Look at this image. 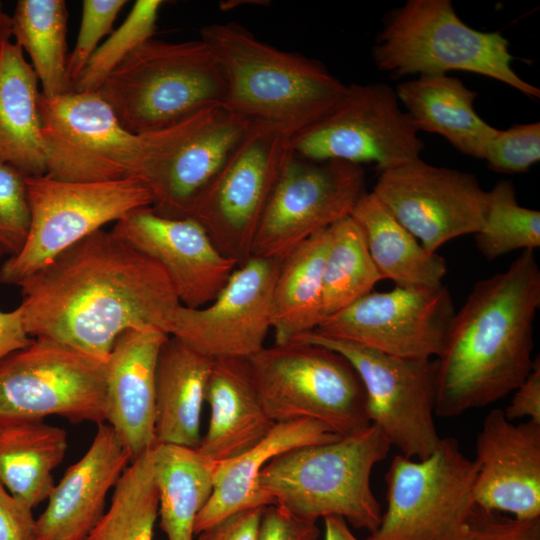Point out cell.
<instances>
[{
	"instance_id": "cell-1",
	"label": "cell",
	"mask_w": 540,
	"mask_h": 540,
	"mask_svg": "<svg viewBox=\"0 0 540 540\" xmlns=\"http://www.w3.org/2000/svg\"><path fill=\"white\" fill-rule=\"evenodd\" d=\"M18 286V307L30 337L56 341L104 363L128 330L155 327L169 335L182 305L158 262L102 229Z\"/></svg>"
},
{
	"instance_id": "cell-2",
	"label": "cell",
	"mask_w": 540,
	"mask_h": 540,
	"mask_svg": "<svg viewBox=\"0 0 540 540\" xmlns=\"http://www.w3.org/2000/svg\"><path fill=\"white\" fill-rule=\"evenodd\" d=\"M540 270L524 250L502 273L478 281L451 321L436 361V415L493 404L528 376Z\"/></svg>"
},
{
	"instance_id": "cell-3",
	"label": "cell",
	"mask_w": 540,
	"mask_h": 540,
	"mask_svg": "<svg viewBox=\"0 0 540 540\" xmlns=\"http://www.w3.org/2000/svg\"><path fill=\"white\" fill-rule=\"evenodd\" d=\"M200 35L224 75L221 106L249 120L294 135L330 113L347 91L319 61L279 50L236 23L211 24Z\"/></svg>"
},
{
	"instance_id": "cell-4",
	"label": "cell",
	"mask_w": 540,
	"mask_h": 540,
	"mask_svg": "<svg viewBox=\"0 0 540 540\" xmlns=\"http://www.w3.org/2000/svg\"><path fill=\"white\" fill-rule=\"evenodd\" d=\"M390 448L381 430L371 424L334 441L274 457L261 470L258 484L274 504L300 518L316 522L339 517L371 533L382 517L371 473Z\"/></svg>"
},
{
	"instance_id": "cell-5",
	"label": "cell",
	"mask_w": 540,
	"mask_h": 540,
	"mask_svg": "<svg viewBox=\"0 0 540 540\" xmlns=\"http://www.w3.org/2000/svg\"><path fill=\"white\" fill-rule=\"evenodd\" d=\"M97 92L126 130L145 134L222 105L226 85L214 52L203 40L151 38L131 52Z\"/></svg>"
},
{
	"instance_id": "cell-6",
	"label": "cell",
	"mask_w": 540,
	"mask_h": 540,
	"mask_svg": "<svg viewBox=\"0 0 540 540\" xmlns=\"http://www.w3.org/2000/svg\"><path fill=\"white\" fill-rule=\"evenodd\" d=\"M377 68L398 78L467 71L500 81L526 96L540 90L513 69L508 40L465 22L449 0H408L394 10L372 49Z\"/></svg>"
},
{
	"instance_id": "cell-7",
	"label": "cell",
	"mask_w": 540,
	"mask_h": 540,
	"mask_svg": "<svg viewBox=\"0 0 540 540\" xmlns=\"http://www.w3.org/2000/svg\"><path fill=\"white\" fill-rule=\"evenodd\" d=\"M248 362L264 409L274 423L313 419L341 437L371 425L363 384L339 353L291 341L263 347Z\"/></svg>"
},
{
	"instance_id": "cell-8",
	"label": "cell",
	"mask_w": 540,
	"mask_h": 540,
	"mask_svg": "<svg viewBox=\"0 0 540 540\" xmlns=\"http://www.w3.org/2000/svg\"><path fill=\"white\" fill-rule=\"evenodd\" d=\"M30 228L23 248L0 268V282L19 285L59 254L103 225L151 206L153 196L139 178L70 182L46 175L26 177Z\"/></svg>"
},
{
	"instance_id": "cell-9",
	"label": "cell",
	"mask_w": 540,
	"mask_h": 540,
	"mask_svg": "<svg viewBox=\"0 0 540 540\" xmlns=\"http://www.w3.org/2000/svg\"><path fill=\"white\" fill-rule=\"evenodd\" d=\"M477 472L453 437L441 438L426 458L394 457L385 475L386 511L366 540H462Z\"/></svg>"
},
{
	"instance_id": "cell-10",
	"label": "cell",
	"mask_w": 540,
	"mask_h": 540,
	"mask_svg": "<svg viewBox=\"0 0 540 540\" xmlns=\"http://www.w3.org/2000/svg\"><path fill=\"white\" fill-rule=\"evenodd\" d=\"M292 135L253 120L213 179L194 200L188 216L238 266L251 249L264 211L292 154Z\"/></svg>"
},
{
	"instance_id": "cell-11",
	"label": "cell",
	"mask_w": 540,
	"mask_h": 540,
	"mask_svg": "<svg viewBox=\"0 0 540 540\" xmlns=\"http://www.w3.org/2000/svg\"><path fill=\"white\" fill-rule=\"evenodd\" d=\"M106 363L44 338L0 362V424L59 416L105 422Z\"/></svg>"
},
{
	"instance_id": "cell-12",
	"label": "cell",
	"mask_w": 540,
	"mask_h": 540,
	"mask_svg": "<svg viewBox=\"0 0 540 540\" xmlns=\"http://www.w3.org/2000/svg\"><path fill=\"white\" fill-rule=\"evenodd\" d=\"M46 176L70 182L136 177L145 134L126 130L98 92L40 95Z\"/></svg>"
},
{
	"instance_id": "cell-13",
	"label": "cell",
	"mask_w": 540,
	"mask_h": 540,
	"mask_svg": "<svg viewBox=\"0 0 540 540\" xmlns=\"http://www.w3.org/2000/svg\"><path fill=\"white\" fill-rule=\"evenodd\" d=\"M292 341L321 345L348 360L363 384L370 423L402 455L423 459L436 450L435 359L400 358L315 332Z\"/></svg>"
},
{
	"instance_id": "cell-14",
	"label": "cell",
	"mask_w": 540,
	"mask_h": 540,
	"mask_svg": "<svg viewBox=\"0 0 540 540\" xmlns=\"http://www.w3.org/2000/svg\"><path fill=\"white\" fill-rule=\"evenodd\" d=\"M418 132L389 85L354 83L330 113L292 135L291 149L315 161L372 162L381 172L420 158Z\"/></svg>"
},
{
	"instance_id": "cell-15",
	"label": "cell",
	"mask_w": 540,
	"mask_h": 540,
	"mask_svg": "<svg viewBox=\"0 0 540 540\" xmlns=\"http://www.w3.org/2000/svg\"><path fill=\"white\" fill-rule=\"evenodd\" d=\"M251 122L220 105L145 133V155L137 178L152 193L151 208L167 218H187L194 200L241 141Z\"/></svg>"
},
{
	"instance_id": "cell-16",
	"label": "cell",
	"mask_w": 540,
	"mask_h": 540,
	"mask_svg": "<svg viewBox=\"0 0 540 540\" xmlns=\"http://www.w3.org/2000/svg\"><path fill=\"white\" fill-rule=\"evenodd\" d=\"M366 193L362 165L293 153L255 235L251 257L283 260L299 244L351 215Z\"/></svg>"
},
{
	"instance_id": "cell-17",
	"label": "cell",
	"mask_w": 540,
	"mask_h": 540,
	"mask_svg": "<svg viewBox=\"0 0 540 540\" xmlns=\"http://www.w3.org/2000/svg\"><path fill=\"white\" fill-rule=\"evenodd\" d=\"M444 286L370 292L313 331L409 359H435L455 315Z\"/></svg>"
},
{
	"instance_id": "cell-18",
	"label": "cell",
	"mask_w": 540,
	"mask_h": 540,
	"mask_svg": "<svg viewBox=\"0 0 540 540\" xmlns=\"http://www.w3.org/2000/svg\"><path fill=\"white\" fill-rule=\"evenodd\" d=\"M372 192L428 252L482 227L488 191L468 172L420 158L379 173Z\"/></svg>"
},
{
	"instance_id": "cell-19",
	"label": "cell",
	"mask_w": 540,
	"mask_h": 540,
	"mask_svg": "<svg viewBox=\"0 0 540 540\" xmlns=\"http://www.w3.org/2000/svg\"><path fill=\"white\" fill-rule=\"evenodd\" d=\"M281 261L250 257L239 265L216 298L194 309L180 305L169 336L212 359L249 358L272 328L273 291Z\"/></svg>"
},
{
	"instance_id": "cell-20",
	"label": "cell",
	"mask_w": 540,
	"mask_h": 540,
	"mask_svg": "<svg viewBox=\"0 0 540 540\" xmlns=\"http://www.w3.org/2000/svg\"><path fill=\"white\" fill-rule=\"evenodd\" d=\"M111 231L158 262L180 303L188 308L211 303L238 267L235 260L219 251L194 219L167 218L151 206L130 211Z\"/></svg>"
},
{
	"instance_id": "cell-21",
	"label": "cell",
	"mask_w": 540,
	"mask_h": 540,
	"mask_svg": "<svg viewBox=\"0 0 540 540\" xmlns=\"http://www.w3.org/2000/svg\"><path fill=\"white\" fill-rule=\"evenodd\" d=\"M477 507L514 518L540 517V423L515 424L491 410L476 439Z\"/></svg>"
},
{
	"instance_id": "cell-22",
	"label": "cell",
	"mask_w": 540,
	"mask_h": 540,
	"mask_svg": "<svg viewBox=\"0 0 540 540\" xmlns=\"http://www.w3.org/2000/svg\"><path fill=\"white\" fill-rule=\"evenodd\" d=\"M132 457L106 422L85 454L65 472L35 521L36 540H85L105 513L106 497Z\"/></svg>"
},
{
	"instance_id": "cell-23",
	"label": "cell",
	"mask_w": 540,
	"mask_h": 540,
	"mask_svg": "<svg viewBox=\"0 0 540 540\" xmlns=\"http://www.w3.org/2000/svg\"><path fill=\"white\" fill-rule=\"evenodd\" d=\"M168 337L155 327L128 330L116 339L106 361L105 422L132 461L156 444L155 373Z\"/></svg>"
},
{
	"instance_id": "cell-24",
	"label": "cell",
	"mask_w": 540,
	"mask_h": 540,
	"mask_svg": "<svg viewBox=\"0 0 540 540\" xmlns=\"http://www.w3.org/2000/svg\"><path fill=\"white\" fill-rule=\"evenodd\" d=\"M205 403L210 408V419L197 450L215 462L243 454L276 424L264 409L248 358L214 359Z\"/></svg>"
},
{
	"instance_id": "cell-25",
	"label": "cell",
	"mask_w": 540,
	"mask_h": 540,
	"mask_svg": "<svg viewBox=\"0 0 540 540\" xmlns=\"http://www.w3.org/2000/svg\"><path fill=\"white\" fill-rule=\"evenodd\" d=\"M339 437L327 425L313 419L280 422L254 447L218 462L213 492L195 520V535L238 511L274 505L258 484L261 470L274 457Z\"/></svg>"
},
{
	"instance_id": "cell-26",
	"label": "cell",
	"mask_w": 540,
	"mask_h": 540,
	"mask_svg": "<svg viewBox=\"0 0 540 540\" xmlns=\"http://www.w3.org/2000/svg\"><path fill=\"white\" fill-rule=\"evenodd\" d=\"M214 359L169 336L155 373L156 443L197 448L201 414Z\"/></svg>"
},
{
	"instance_id": "cell-27",
	"label": "cell",
	"mask_w": 540,
	"mask_h": 540,
	"mask_svg": "<svg viewBox=\"0 0 540 540\" xmlns=\"http://www.w3.org/2000/svg\"><path fill=\"white\" fill-rule=\"evenodd\" d=\"M395 92L418 131L439 134L462 154L484 159L498 129L477 114V92L459 78L420 75L398 84Z\"/></svg>"
},
{
	"instance_id": "cell-28",
	"label": "cell",
	"mask_w": 540,
	"mask_h": 540,
	"mask_svg": "<svg viewBox=\"0 0 540 540\" xmlns=\"http://www.w3.org/2000/svg\"><path fill=\"white\" fill-rule=\"evenodd\" d=\"M41 91L33 67L16 43L0 52V162L25 176L46 175Z\"/></svg>"
},
{
	"instance_id": "cell-29",
	"label": "cell",
	"mask_w": 540,
	"mask_h": 540,
	"mask_svg": "<svg viewBox=\"0 0 540 540\" xmlns=\"http://www.w3.org/2000/svg\"><path fill=\"white\" fill-rule=\"evenodd\" d=\"M68 449L65 429L45 420L0 424V482L30 509L47 501Z\"/></svg>"
},
{
	"instance_id": "cell-30",
	"label": "cell",
	"mask_w": 540,
	"mask_h": 540,
	"mask_svg": "<svg viewBox=\"0 0 540 540\" xmlns=\"http://www.w3.org/2000/svg\"><path fill=\"white\" fill-rule=\"evenodd\" d=\"M361 228L382 279L401 287H438L447 272L445 259L425 250L371 191L351 215Z\"/></svg>"
},
{
	"instance_id": "cell-31",
	"label": "cell",
	"mask_w": 540,
	"mask_h": 540,
	"mask_svg": "<svg viewBox=\"0 0 540 540\" xmlns=\"http://www.w3.org/2000/svg\"><path fill=\"white\" fill-rule=\"evenodd\" d=\"M153 473L159 526L168 540H193L195 520L214 488L218 462L197 448L156 443Z\"/></svg>"
},
{
	"instance_id": "cell-32",
	"label": "cell",
	"mask_w": 540,
	"mask_h": 540,
	"mask_svg": "<svg viewBox=\"0 0 540 540\" xmlns=\"http://www.w3.org/2000/svg\"><path fill=\"white\" fill-rule=\"evenodd\" d=\"M329 244L330 228L299 244L281 261L273 291L274 344L313 332L323 321V272Z\"/></svg>"
},
{
	"instance_id": "cell-33",
	"label": "cell",
	"mask_w": 540,
	"mask_h": 540,
	"mask_svg": "<svg viewBox=\"0 0 540 540\" xmlns=\"http://www.w3.org/2000/svg\"><path fill=\"white\" fill-rule=\"evenodd\" d=\"M67 22L64 0H19L12 16V36L28 53L41 94L47 98L72 91L67 75Z\"/></svg>"
},
{
	"instance_id": "cell-34",
	"label": "cell",
	"mask_w": 540,
	"mask_h": 540,
	"mask_svg": "<svg viewBox=\"0 0 540 540\" xmlns=\"http://www.w3.org/2000/svg\"><path fill=\"white\" fill-rule=\"evenodd\" d=\"M152 448L125 469L108 510L85 540H153L159 501Z\"/></svg>"
},
{
	"instance_id": "cell-35",
	"label": "cell",
	"mask_w": 540,
	"mask_h": 540,
	"mask_svg": "<svg viewBox=\"0 0 540 540\" xmlns=\"http://www.w3.org/2000/svg\"><path fill=\"white\" fill-rule=\"evenodd\" d=\"M380 280L364 234L353 218L331 226L323 272L324 319L372 292Z\"/></svg>"
},
{
	"instance_id": "cell-36",
	"label": "cell",
	"mask_w": 540,
	"mask_h": 540,
	"mask_svg": "<svg viewBox=\"0 0 540 540\" xmlns=\"http://www.w3.org/2000/svg\"><path fill=\"white\" fill-rule=\"evenodd\" d=\"M474 235L488 261L519 249L534 251L540 247V212L519 205L513 183L501 180L488 191L485 219Z\"/></svg>"
},
{
	"instance_id": "cell-37",
	"label": "cell",
	"mask_w": 540,
	"mask_h": 540,
	"mask_svg": "<svg viewBox=\"0 0 540 540\" xmlns=\"http://www.w3.org/2000/svg\"><path fill=\"white\" fill-rule=\"evenodd\" d=\"M163 3L162 0H137L124 22L95 50L72 91L97 92L131 52L151 39Z\"/></svg>"
},
{
	"instance_id": "cell-38",
	"label": "cell",
	"mask_w": 540,
	"mask_h": 540,
	"mask_svg": "<svg viewBox=\"0 0 540 540\" xmlns=\"http://www.w3.org/2000/svg\"><path fill=\"white\" fill-rule=\"evenodd\" d=\"M26 177L0 162V248L10 256L20 252L29 233Z\"/></svg>"
},
{
	"instance_id": "cell-39",
	"label": "cell",
	"mask_w": 540,
	"mask_h": 540,
	"mask_svg": "<svg viewBox=\"0 0 540 540\" xmlns=\"http://www.w3.org/2000/svg\"><path fill=\"white\" fill-rule=\"evenodd\" d=\"M489 169L506 174L524 173L540 160V123L516 124L497 130L487 145Z\"/></svg>"
},
{
	"instance_id": "cell-40",
	"label": "cell",
	"mask_w": 540,
	"mask_h": 540,
	"mask_svg": "<svg viewBox=\"0 0 540 540\" xmlns=\"http://www.w3.org/2000/svg\"><path fill=\"white\" fill-rule=\"evenodd\" d=\"M126 0H84L78 37L67 59V75L71 85L82 73L98 48L99 41L113 32V24Z\"/></svg>"
},
{
	"instance_id": "cell-41",
	"label": "cell",
	"mask_w": 540,
	"mask_h": 540,
	"mask_svg": "<svg viewBox=\"0 0 540 540\" xmlns=\"http://www.w3.org/2000/svg\"><path fill=\"white\" fill-rule=\"evenodd\" d=\"M462 540H540V517H505L475 505Z\"/></svg>"
},
{
	"instance_id": "cell-42",
	"label": "cell",
	"mask_w": 540,
	"mask_h": 540,
	"mask_svg": "<svg viewBox=\"0 0 540 540\" xmlns=\"http://www.w3.org/2000/svg\"><path fill=\"white\" fill-rule=\"evenodd\" d=\"M319 535L315 521L300 518L277 504L264 508L258 540H317Z\"/></svg>"
},
{
	"instance_id": "cell-43",
	"label": "cell",
	"mask_w": 540,
	"mask_h": 540,
	"mask_svg": "<svg viewBox=\"0 0 540 540\" xmlns=\"http://www.w3.org/2000/svg\"><path fill=\"white\" fill-rule=\"evenodd\" d=\"M264 508L233 513L197 533L196 540H258Z\"/></svg>"
},
{
	"instance_id": "cell-44",
	"label": "cell",
	"mask_w": 540,
	"mask_h": 540,
	"mask_svg": "<svg viewBox=\"0 0 540 540\" xmlns=\"http://www.w3.org/2000/svg\"><path fill=\"white\" fill-rule=\"evenodd\" d=\"M35 521L32 509L0 482V540H36Z\"/></svg>"
},
{
	"instance_id": "cell-45",
	"label": "cell",
	"mask_w": 540,
	"mask_h": 540,
	"mask_svg": "<svg viewBox=\"0 0 540 540\" xmlns=\"http://www.w3.org/2000/svg\"><path fill=\"white\" fill-rule=\"evenodd\" d=\"M509 405L503 410L510 421L527 418L540 423V360L534 358L530 373L513 391Z\"/></svg>"
},
{
	"instance_id": "cell-46",
	"label": "cell",
	"mask_w": 540,
	"mask_h": 540,
	"mask_svg": "<svg viewBox=\"0 0 540 540\" xmlns=\"http://www.w3.org/2000/svg\"><path fill=\"white\" fill-rule=\"evenodd\" d=\"M3 254L4 251L0 248V259ZM32 341L33 338L24 327L19 307L8 312L0 310V362Z\"/></svg>"
},
{
	"instance_id": "cell-47",
	"label": "cell",
	"mask_w": 540,
	"mask_h": 540,
	"mask_svg": "<svg viewBox=\"0 0 540 540\" xmlns=\"http://www.w3.org/2000/svg\"><path fill=\"white\" fill-rule=\"evenodd\" d=\"M323 519L324 540H359L344 519L339 517H325Z\"/></svg>"
},
{
	"instance_id": "cell-48",
	"label": "cell",
	"mask_w": 540,
	"mask_h": 540,
	"mask_svg": "<svg viewBox=\"0 0 540 540\" xmlns=\"http://www.w3.org/2000/svg\"><path fill=\"white\" fill-rule=\"evenodd\" d=\"M12 36V17H10L3 9V4L0 1V52L5 42L10 41Z\"/></svg>"
}]
</instances>
